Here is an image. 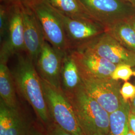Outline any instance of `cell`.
I'll return each mask as SVG.
<instances>
[{
	"instance_id": "f1b7e54d",
	"label": "cell",
	"mask_w": 135,
	"mask_h": 135,
	"mask_svg": "<svg viewBox=\"0 0 135 135\" xmlns=\"http://www.w3.org/2000/svg\"><path fill=\"white\" fill-rule=\"evenodd\" d=\"M127 135H135V133H134L133 131L130 130Z\"/></svg>"
},
{
	"instance_id": "484cf974",
	"label": "cell",
	"mask_w": 135,
	"mask_h": 135,
	"mask_svg": "<svg viewBox=\"0 0 135 135\" xmlns=\"http://www.w3.org/2000/svg\"><path fill=\"white\" fill-rule=\"evenodd\" d=\"M128 22L130 24L133 28L135 30V15L133 16L132 18H130L128 20Z\"/></svg>"
},
{
	"instance_id": "d4e9b609",
	"label": "cell",
	"mask_w": 135,
	"mask_h": 135,
	"mask_svg": "<svg viewBox=\"0 0 135 135\" xmlns=\"http://www.w3.org/2000/svg\"><path fill=\"white\" fill-rule=\"evenodd\" d=\"M27 0H1V3L5 4H11L15 3H23Z\"/></svg>"
},
{
	"instance_id": "8992f818",
	"label": "cell",
	"mask_w": 135,
	"mask_h": 135,
	"mask_svg": "<svg viewBox=\"0 0 135 135\" xmlns=\"http://www.w3.org/2000/svg\"><path fill=\"white\" fill-rule=\"evenodd\" d=\"M83 86L87 93L109 114L121 106L123 98L121 84L110 77H98L80 73Z\"/></svg>"
},
{
	"instance_id": "d6986e66",
	"label": "cell",
	"mask_w": 135,
	"mask_h": 135,
	"mask_svg": "<svg viewBox=\"0 0 135 135\" xmlns=\"http://www.w3.org/2000/svg\"><path fill=\"white\" fill-rule=\"evenodd\" d=\"M10 25L8 5L2 3L0 6V38L2 43L6 38Z\"/></svg>"
},
{
	"instance_id": "30bf717a",
	"label": "cell",
	"mask_w": 135,
	"mask_h": 135,
	"mask_svg": "<svg viewBox=\"0 0 135 135\" xmlns=\"http://www.w3.org/2000/svg\"><path fill=\"white\" fill-rule=\"evenodd\" d=\"M21 5L25 51L35 65L46 39L41 26L33 11L25 2L21 3Z\"/></svg>"
},
{
	"instance_id": "277c9868",
	"label": "cell",
	"mask_w": 135,
	"mask_h": 135,
	"mask_svg": "<svg viewBox=\"0 0 135 135\" xmlns=\"http://www.w3.org/2000/svg\"><path fill=\"white\" fill-rule=\"evenodd\" d=\"M41 82L52 122L72 135H86L80 125L72 104L62 90L42 79Z\"/></svg>"
},
{
	"instance_id": "ffe728a7",
	"label": "cell",
	"mask_w": 135,
	"mask_h": 135,
	"mask_svg": "<svg viewBox=\"0 0 135 135\" xmlns=\"http://www.w3.org/2000/svg\"><path fill=\"white\" fill-rule=\"evenodd\" d=\"M132 76H134L133 68L129 65L119 64L117 65L115 69L111 74V78L116 81L121 80L127 82Z\"/></svg>"
},
{
	"instance_id": "8fae6325",
	"label": "cell",
	"mask_w": 135,
	"mask_h": 135,
	"mask_svg": "<svg viewBox=\"0 0 135 135\" xmlns=\"http://www.w3.org/2000/svg\"><path fill=\"white\" fill-rule=\"evenodd\" d=\"M64 55L45 40L35 65L40 78L60 89Z\"/></svg>"
},
{
	"instance_id": "7a4b0ae2",
	"label": "cell",
	"mask_w": 135,
	"mask_h": 135,
	"mask_svg": "<svg viewBox=\"0 0 135 135\" xmlns=\"http://www.w3.org/2000/svg\"><path fill=\"white\" fill-rule=\"evenodd\" d=\"M67 98L85 135H109L110 114L87 93L83 86Z\"/></svg>"
},
{
	"instance_id": "4316f807",
	"label": "cell",
	"mask_w": 135,
	"mask_h": 135,
	"mask_svg": "<svg viewBox=\"0 0 135 135\" xmlns=\"http://www.w3.org/2000/svg\"><path fill=\"white\" fill-rule=\"evenodd\" d=\"M130 102L131 109L132 110H133L134 111H135V97L134 98V99Z\"/></svg>"
},
{
	"instance_id": "7402d4cb",
	"label": "cell",
	"mask_w": 135,
	"mask_h": 135,
	"mask_svg": "<svg viewBox=\"0 0 135 135\" xmlns=\"http://www.w3.org/2000/svg\"><path fill=\"white\" fill-rule=\"evenodd\" d=\"M46 129V135H73L63 130L53 122L47 127Z\"/></svg>"
},
{
	"instance_id": "7c38bea8",
	"label": "cell",
	"mask_w": 135,
	"mask_h": 135,
	"mask_svg": "<svg viewBox=\"0 0 135 135\" xmlns=\"http://www.w3.org/2000/svg\"><path fill=\"white\" fill-rule=\"evenodd\" d=\"M80 73L98 77H110L117 65L85 48L70 51Z\"/></svg>"
},
{
	"instance_id": "83f0119b",
	"label": "cell",
	"mask_w": 135,
	"mask_h": 135,
	"mask_svg": "<svg viewBox=\"0 0 135 135\" xmlns=\"http://www.w3.org/2000/svg\"><path fill=\"white\" fill-rule=\"evenodd\" d=\"M135 7V0H125Z\"/></svg>"
},
{
	"instance_id": "44dd1931",
	"label": "cell",
	"mask_w": 135,
	"mask_h": 135,
	"mask_svg": "<svg viewBox=\"0 0 135 135\" xmlns=\"http://www.w3.org/2000/svg\"><path fill=\"white\" fill-rule=\"evenodd\" d=\"M120 94L124 100L132 101L135 97V85L128 81L125 82L121 87Z\"/></svg>"
},
{
	"instance_id": "52a82bcc",
	"label": "cell",
	"mask_w": 135,
	"mask_h": 135,
	"mask_svg": "<svg viewBox=\"0 0 135 135\" xmlns=\"http://www.w3.org/2000/svg\"><path fill=\"white\" fill-rule=\"evenodd\" d=\"M58 12L63 22L70 51L85 48L106 32L105 28L97 22L73 19Z\"/></svg>"
},
{
	"instance_id": "3957f363",
	"label": "cell",
	"mask_w": 135,
	"mask_h": 135,
	"mask_svg": "<svg viewBox=\"0 0 135 135\" xmlns=\"http://www.w3.org/2000/svg\"><path fill=\"white\" fill-rule=\"evenodd\" d=\"M24 2L36 15L46 40L63 55L69 52L67 39L58 10L49 0H27Z\"/></svg>"
},
{
	"instance_id": "603a6c76",
	"label": "cell",
	"mask_w": 135,
	"mask_h": 135,
	"mask_svg": "<svg viewBox=\"0 0 135 135\" xmlns=\"http://www.w3.org/2000/svg\"><path fill=\"white\" fill-rule=\"evenodd\" d=\"M129 126L130 130L135 133V111L132 109L129 116Z\"/></svg>"
},
{
	"instance_id": "ac0fdd59",
	"label": "cell",
	"mask_w": 135,
	"mask_h": 135,
	"mask_svg": "<svg viewBox=\"0 0 135 135\" xmlns=\"http://www.w3.org/2000/svg\"><path fill=\"white\" fill-rule=\"evenodd\" d=\"M49 1L56 9L70 18L96 22L88 13L80 0H49Z\"/></svg>"
},
{
	"instance_id": "5bb4252c",
	"label": "cell",
	"mask_w": 135,
	"mask_h": 135,
	"mask_svg": "<svg viewBox=\"0 0 135 135\" xmlns=\"http://www.w3.org/2000/svg\"><path fill=\"white\" fill-rule=\"evenodd\" d=\"M83 86L77 65L70 51L64 55L61 72V90L67 97Z\"/></svg>"
},
{
	"instance_id": "f546056e",
	"label": "cell",
	"mask_w": 135,
	"mask_h": 135,
	"mask_svg": "<svg viewBox=\"0 0 135 135\" xmlns=\"http://www.w3.org/2000/svg\"><path fill=\"white\" fill-rule=\"evenodd\" d=\"M133 71H134V76H135V67L133 68Z\"/></svg>"
},
{
	"instance_id": "4fadbf2b",
	"label": "cell",
	"mask_w": 135,
	"mask_h": 135,
	"mask_svg": "<svg viewBox=\"0 0 135 135\" xmlns=\"http://www.w3.org/2000/svg\"><path fill=\"white\" fill-rule=\"evenodd\" d=\"M32 128L20 108L8 106L0 99V135H31Z\"/></svg>"
},
{
	"instance_id": "2e32d148",
	"label": "cell",
	"mask_w": 135,
	"mask_h": 135,
	"mask_svg": "<svg viewBox=\"0 0 135 135\" xmlns=\"http://www.w3.org/2000/svg\"><path fill=\"white\" fill-rule=\"evenodd\" d=\"M131 109L130 101L123 99L119 108L109 115V135H127L130 130L129 116Z\"/></svg>"
},
{
	"instance_id": "9a60e30c",
	"label": "cell",
	"mask_w": 135,
	"mask_h": 135,
	"mask_svg": "<svg viewBox=\"0 0 135 135\" xmlns=\"http://www.w3.org/2000/svg\"><path fill=\"white\" fill-rule=\"evenodd\" d=\"M16 88L11 71L7 64L0 63V99L8 106L19 108Z\"/></svg>"
},
{
	"instance_id": "9c48e42d",
	"label": "cell",
	"mask_w": 135,
	"mask_h": 135,
	"mask_svg": "<svg viewBox=\"0 0 135 135\" xmlns=\"http://www.w3.org/2000/svg\"><path fill=\"white\" fill-rule=\"evenodd\" d=\"M85 48L116 65L127 64L135 67V53L123 46L106 31Z\"/></svg>"
},
{
	"instance_id": "ba28073f",
	"label": "cell",
	"mask_w": 135,
	"mask_h": 135,
	"mask_svg": "<svg viewBox=\"0 0 135 135\" xmlns=\"http://www.w3.org/2000/svg\"><path fill=\"white\" fill-rule=\"evenodd\" d=\"M7 4L9 6L10 25L7 36L1 43L0 51V63L6 64L13 55L25 51L21 3Z\"/></svg>"
},
{
	"instance_id": "e0dca14e",
	"label": "cell",
	"mask_w": 135,
	"mask_h": 135,
	"mask_svg": "<svg viewBox=\"0 0 135 135\" xmlns=\"http://www.w3.org/2000/svg\"><path fill=\"white\" fill-rule=\"evenodd\" d=\"M106 31L123 46L135 53V31L128 20L117 22Z\"/></svg>"
},
{
	"instance_id": "5b68a950",
	"label": "cell",
	"mask_w": 135,
	"mask_h": 135,
	"mask_svg": "<svg viewBox=\"0 0 135 135\" xmlns=\"http://www.w3.org/2000/svg\"><path fill=\"white\" fill-rule=\"evenodd\" d=\"M93 19L105 29L135 15V7L125 0H80Z\"/></svg>"
},
{
	"instance_id": "4dcf8cb0",
	"label": "cell",
	"mask_w": 135,
	"mask_h": 135,
	"mask_svg": "<svg viewBox=\"0 0 135 135\" xmlns=\"http://www.w3.org/2000/svg\"><path fill=\"white\" fill-rule=\"evenodd\" d=\"M104 135V134H96V135Z\"/></svg>"
},
{
	"instance_id": "6da1fadb",
	"label": "cell",
	"mask_w": 135,
	"mask_h": 135,
	"mask_svg": "<svg viewBox=\"0 0 135 135\" xmlns=\"http://www.w3.org/2000/svg\"><path fill=\"white\" fill-rule=\"evenodd\" d=\"M17 55V63L11 71L16 89L46 128L52 121L45 101L41 79L34 62L27 55Z\"/></svg>"
},
{
	"instance_id": "cb8c5ba5",
	"label": "cell",
	"mask_w": 135,
	"mask_h": 135,
	"mask_svg": "<svg viewBox=\"0 0 135 135\" xmlns=\"http://www.w3.org/2000/svg\"><path fill=\"white\" fill-rule=\"evenodd\" d=\"M31 135H46V133L39 129V128L32 127L31 131Z\"/></svg>"
}]
</instances>
